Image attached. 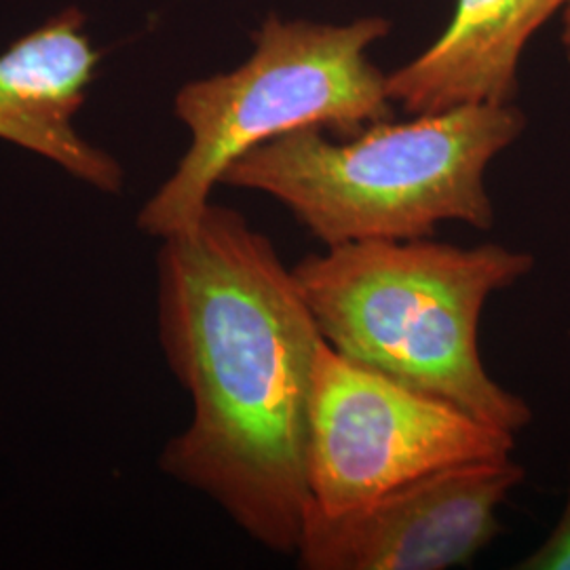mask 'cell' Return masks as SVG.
I'll list each match as a JSON object with an SVG mask.
<instances>
[{
  "instance_id": "cell-5",
  "label": "cell",
  "mask_w": 570,
  "mask_h": 570,
  "mask_svg": "<svg viewBox=\"0 0 570 570\" xmlns=\"http://www.w3.org/2000/svg\"><path fill=\"white\" fill-rule=\"evenodd\" d=\"M515 433L353 362L326 341L317 348L308 425L311 505L357 510L442 469L508 459Z\"/></svg>"
},
{
  "instance_id": "cell-8",
  "label": "cell",
  "mask_w": 570,
  "mask_h": 570,
  "mask_svg": "<svg viewBox=\"0 0 570 570\" xmlns=\"http://www.w3.org/2000/svg\"><path fill=\"white\" fill-rule=\"evenodd\" d=\"M564 0H456L446 32L387 77L389 98L412 117L511 104L530 37Z\"/></svg>"
},
{
  "instance_id": "cell-1",
  "label": "cell",
  "mask_w": 570,
  "mask_h": 570,
  "mask_svg": "<svg viewBox=\"0 0 570 570\" xmlns=\"http://www.w3.org/2000/svg\"><path fill=\"white\" fill-rule=\"evenodd\" d=\"M159 338L193 419L159 459L256 543L296 553L308 489V425L324 336L292 268L244 216L209 202L161 239Z\"/></svg>"
},
{
  "instance_id": "cell-9",
  "label": "cell",
  "mask_w": 570,
  "mask_h": 570,
  "mask_svg": "<svg viewBox=\"0 0 570 570\" xmlns=\"http://www.w3.org/2000/svg\"><path fill=\"white\" fill-rule=\"evenodd\" d=\"M570 478V469H569ZM520 570H570V480L569 497L567 505L553 527L550 537L527 556L520 564H515Z\"/></svg>"
},
{
  "instance_id": "cell-4",
  "label": "cell",
  "mask_w": 570,
  "mask_h": 570,
  "mask_svg": "<svg viewBox=\"0 0 570 570\" xmlns=\"http://www.w3.org/2000/svg\"><path fill=\"white\" fill-rule=\"evenodd\" d=\"M389 28L383 18L330 26L271 16L242 66L186 82L174 108L190 146L140 209V230L165 239L193 228L228 165L258 144L303 127L346 138L391 119L387 75L366 56Z\"/></svg>"
},
{
  "instance_id": "cell-3",
  "label": "cell",
  "mask_w": 570,
  "mask_h": 570,
  "mask_svg": "<svg viewBox=\"0 0 570 570\" xmlns=\"http://www.w3.org/2000/svg\"><path fill=\"white\" fill-rule=\"evenodd\" d=\"M524 127L513 104L387 119L341 140L303 127L247 150L220 184L271 195L326 247L425 239L442 223L490 230L484 174Z\"/></svg>"
},
{
  "instance_id": "cell-10",
  "label": "cell",
  "mask_w": 570,
  "mask_h": 570,
  "mask_svg": "<svg viewBox=\"0 0 570 570\" xmlns=\"http://www.w3.org/2000/svg\"><path fill=\"white\" fill-rule=\"evenodd\" d=\"M562 9H564V35H562V42H564V49H567V56H569L570 60V0H564Z\"/></svg>"
},
{
  "instance_id": "cell-6",
  "label": "cell",
  "mask_w": 570,
  "mask_h": 570,
  "mask_svg": "<svg viewBox=\"0 0 570 570\" xmlns=\"http://www.w3.org/2000/svg\"><path fill=\"white\" fill-rule=\"evenodd\" d=\"M524 482L513 459L473 461L419 478L357 510L308 505L298 541L305 570H449L501 532L499 508Z\"/></svg>"
},
{
  "instance_id": "cell-2",
  "label": "cell",
  "mask_w": 570,
  "mask_h": 570,
  "mask_svg": "<svg viewBox=\"0 0 570 570\" xmlns=\"http://www.w3.org/2000/svg\"><path fill=\"white\" fill-rule=\"evenodd\" d=\"M532 266V254L505 245L459 247L425 237L334 245L292 273L334 351L520 433L532 410L487 372L480 317L492 294Z\"/></svg>"
},
{
  "instance_id": "cell-7",
  "label": "cell",
  "mask_w": 570,
  "mask_h": 570,
  "mask_svg": "<svg viewBox=\"0 0 570 570\" xmlns=\"http://www.w3.org/2000/svg\"><path fill=\"white\" fill-rule=\"evenodd\" d=\"M98 60L79 9L61 11L13 42L0 56V140L41 155L102 193H119V161L75 127Z\"/></svg>"
}]
</instances>
